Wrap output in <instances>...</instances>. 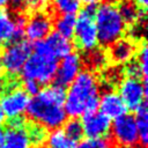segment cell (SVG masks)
Returning <instances> with one entry per match:
<instances>
[{
    "instance_id": "6da1fadb",
    "label": "cell",
    "mask_w": 148,
    "mask_h": 148,
    "mask_svg": "<svg viewBox=\"0 0 148 148\" xmlns=\"http://www.w3.org/2000/svg\"><path fill=\"white\" fill-rule=\"evenodd\" d=\"M65 98V88L57 84L49 86L30 98L25 112L32 121L45 130L61 128L67 120L64 110Z\"/></svg>"
},
{
    "instance_id": "7a4b0ae2",
    "label": "cell",
    "mask_w": 148,
    "mask_h": 148,
    "mask_svg": "<svg viewBox=\"0 0 148 148\" xmlns=\"http://www.w3.org/2000/svg\"><path fill=\"white\" fill-rule=\"evenodd\" d=\"M99 102V84L96 75L90 71H82L69 84L66 92L64 110L71 118L82 117L87 112L96 111Z\"/></svg>"
},
{
    "instance_id": "3957f363",
    "label": "cell",
    "mask_w": 148,
    "mask_h": 148,
    "mask_svg": "<svg viewBox=\"0 0 148 148\" xmlns=\"http://www.w3.org/2000/svg\"><path fill=\"white\" fill-rule=\"evenodd\" d=\"M34 53L25 61L21 75L23 80L36 81L39 86L49 84L56 75L58 59L52 54L44 39L35 42L32 45Z\"/></svg>"
},
{
    "instance_id": "277c9868",
    "label": "cell",
    "mask_w": 148,
    "mask_h": 148,
    "mask_svg": "<svg viewBox=\"0 0 148 148\" xmlns=\"http://www.w3.org/2000/svg\"><path fill=\"white\" fill-rule=\"evenodd\" d=\"M94 21L97 31V40L103 46H110L119 40L126 29V24L117 6L109 1L97 6Z\"/></svg>"
},
{
    "instance_id": "5b68a950",
    "label": "cell",
    "mask_w": 148,
    "mask_h": 148,
    "mask_svg": "<svg viewBox=\"0 0 148 148\" xmlns=\"http://www.w3.org/2000/svg\"><path fill=\"white\" fill-rule=\"evenodd\" d=\"M96 3L87 5L84 9L80 13L79 17H76V23L74 28V39L75 44L79 49L89 52L96 49L98 44L97 40V31L94 21V16L96 13Z\"/></svg>"
},
{
    "instance_id": "8992f818",
    "label": "cell",
    "mask_w": 148,
    "mask_h": 148,
    "mask_svg": "<svg viewBox=\"0 0 148 148\" xmlns=\"http://www.w3.org/2000/svg\"><path fill=\"white\" fill-rule=\"evenodd\" d=\"M31 52L32 45L28 40L10 43L0 54V65L8 74L16 75L21 73Z\"/></svg>"
},
{
    "instance_id": "52a82bcc",
    "label": "cell",
    "mask_w": 148,
    "mask_h": 148,
    "mask_svg": "<svg viewBox=\"0 0 148 148\" xmlns=\"http://www.w3.org/2000/svg\"><path fill=\"white\" fill-rule=\"evenodd\" d=\"M7 90L0 96V108L2 109L6 118H16L25 113L30 96L21 88L17 87L16 81L7 86Z\"/></svg>"
},
{
    "instance_id": "ba28073f",
    "label": "cell",
    "mask_w": 148,
    "mask_h": 148,
    "mask_svg": "<svg viewBox=\"0 0 148 148\" xmlns=\"http://www.w3.org/2000/svg\"><path fill=\"white\" fill-rule=\"evenodd\" d=\"M110 133L113 141L124 148H132L139 143L135 118L131 113L112 120Z\"/></svg>"
},
{
    "instance_id": "9c48e42d",
    "label": "cell",
    "mask_w": 148,
    "mask_h": 148,
    "mask_svg": "<svg viewBox=\"0 0 148 148\" xmlns=\"http://www.w3.org/2000/svg\"><path fill=\"white\" fill-rule=\"evenodd\" d=\"M118 95L127 111H135L147 101V82L135 77H126L120 81Z\"/></svg>"
},
{
    "instance_id": "30bf717a",
    "label": "cell",
    "mask_w": 148,
    "mask_h": 148,
    "mask_svg": "<svg viewBox=\"0 0 148 148\" xmlns=\"http://www.w3.org/2000/svg\"><path fill=\"white\" fill-rule=\"evenodd\" d=\"M83 135L88 139L109 138L111 130V120L102 114L99 111H91L84 113L81 119Z\"/></svg>"
},
{
    "instance_id": "8fae6325",
    "label": "cell",
    "mask_w": 148,
    "mask_h": 148,
    "mask_svg": "<svg viewBox=\"0 0 148 148\" xmlns=\"http://www.w3.org/2000/svg\"><path fill=\"white\" fill-rule=\"evenodd\" d=\"M81 67H82V61L77 53L72 52L68 56L64 57L60 64H58L57 72L53 79L56 82L54 84L62 88L69 86L81 72Z\"/></svg>"
},
{
    "instance_id": "7c38bea8",
    "label": "cell",
    "mask_w": 148,
    "mask_h": 148,
    "mask_svg": "<svg viewBox=\"0 0 148 148\" xmlns=\"http://www.w3.org/2000/svg\"><path fill=\"white\" fill-rule=\"evenodd\" d=\"M98 111L111 121L127 113V109L120 96L112 89H108L102 95H99Z\"/></svg>"
},
{
    "instance_id": "4fadbf2b",
    "label": "cell",
    "mask_w": 148,
    "mask_h": 148,
    "mask_svg": "<svg viewBox=\"0 0 148 148\" xmlns=\"http://www.w3.org/2000/svg\"><path fill=\"white\" fill-rule=\"evenodd\" d=\"M52 29V21L50 16L45 13L37 12L35 13L25 24L24 36L31 42L43 40Z\"/></svg>"
},
{
    "instance_id": "5bb4252c",
    "label": "cell",
    "mask_w": 148,
    "mask_h": 148,
    "mask_svg": "<svg viewBox=\"0 0 148 148\" xmlns=\"http://www.w3.org/2000/svg\"><path fill=\"white\" fill-rule=\"evenodd\" d=\"M110 46V57L116 64L130 62L136 51L134 43L125 38H120Z\"/></svg>"
},
{
    "instance_id": "9a60e30c",
    "label": "cell",
    "mask_w": 148,
    "mask_h": 148,
    "mask_svg": "<svg viewBox=\"0 0 148 148\" xmlns=\"http://www.w3.org/2000/svg\"><path fill=\"white\" fill-rule=\"evenodd\" d=\"M44 42L47 45V47L50 49V51L52 52V54L57 59L64 58V57L68 56L69 53H72L73 45H72L71 40L65 38V37H62V36H60L56 31L50 32L44 38Z\"/></svg>"
},
{
    "instance_id": "2e32d148",
    "label": "cell",
    "mask_w": 148,
    "mask_h": 148,
    "mask_svg": "<svg viewBox=\"0 0 148 148\" xmlns=\"http://www.w3.org/2000/svg\"><path fill=\"white\" fill-rule=\"evenodd\" d=\"M3 148H31L27 128H8L5 132Z\"/></svg>"
},
{
    "instance_id": "e0dca14e",
    "label": "cell",
    "mask_w": 148,
    "mask_h": 148,
    "mask_svg": "<svg viewBox=\"0 0 148 148\" xmlns=\"http://www.w3.org/2000/svg\"><path fill=\"white\" fill-rule=\"evenodd\" d=\"M117 8L125 24H133L136 21L146 17V12L139 9L132 0H120Z\"/></svg>"
},
{
    "instance_id": "ac0fdd59",
    "label": "cell",
    "mask_w": 148,
    "mask_h": 148,
    "mask_svg": "<svg viewBox=\"0 0 148 148\" xmlns=\"http://www.w3.org/2000/svg\"><path fill=\"white\" fill-rule=\"evenodd\" d=\"M135 124L138 130V139L139 145H141L143 148L147 147L148 143V109H147V102L143 103L141 106H139L135 110Z\"/></svg>"
},
{
    "instance_id": "d6986e66",
    "label": "cell",
    "mask_w": 148,
    "mask_h": 148,
    "mask_svg": "<svg viewBox=\"0 0 148 148\" xmlns=\"http://www.w3.org/2000/svg\"><path fill=\"white\" fill-rule=\"evenodd\" d=\"M45 145L46 148H77V142L69 139L62 128H56L47 133Z\"/></svg>"
},
{
    "instance_id": "ffe728a7",
    "label": "cell",
    "mask_w": 148,
    "mask_h": 148,
    "mask_svg": "<svg viewBox=\"0 0 148 148\" xmlns=\"http://www.w3.org/2000/svg\"><path fill=\"white\" fill-rule=\"evenodd\" d=\"M14 32V17L5 9L0 10V46L12 43Z\"/></svg>"
},
{
    "instance_id": "44dd1931",
    "label": "cell",
    "mask_w": 148,
    "mask_h": 148,
    "mask_svg": "<svg viewBox=\"0 0 148 148\" xmlns=\"http://www.w3.org/2000/svg\"><path fill=\"white\" fill-rule=\"evenodd\" d=\"M76 23L75 15H60L54 22L56 32L60 36L69 39L74 35V28Z\"/></svg>"
},
{
    "instance_id": "7402d4cb",
    "label": "cell",
    "mask_w": 148,
    "mask_h": 148,
    "mask_svg": "<svg viewBox=\"0 0 148 148\" xmlns=\"http://www.w3.org/2000/svg\"><path fill=\"white\" fill-rule=\"evenodd\" d=\"M62 131L69 139H72L75 142L81 141L84 136L81 121H80V119H76V118H71V119L66 120L65 124L62 125Z\"/></svg>"
},
{
    "instance_id": "603a6c76",
    "label": "cell",
    "mask_w": 148,
    "mask_h": 148,
    "mask_svg": "<svg viewBox=\"0 0 148 148\" xmlns=\"http://www.w3.org/2000/svg\"><path fill=\"white\" fill-rule=\"evenodd\" d=\"M53 6L61 15H75L81 7L80 0H53Z\"/></svg>"
},
{
    "instance_id": "cb8c5ba5",
    "label": "cell",
    "mask_w": 148,
    "mask_h": 148,
    "mask_svg": "<svg viewBox=\"0 0 148 148\" xmlns=\"http://www.w3.org/2000/svg\"><path fill=\"white\" fill-rule=\"evenodd\" d=\"M27 132H28V135H29V139L31 142V147L34 146L35 148H42L45 145L47 132L44 127L36 124V125L31 126Z\"/></svg>"
},
{
    "instance_id": "d4e9b609",
    "label": "cell",
    "mask_w": 148,
    "mask_h": 148,
    "mask_svg": "<svg viewBox=\"0 0 148 148\" xmlns=\"http://www.w3.org/2000/svg\"><path fill=\"white\" fill-rule=\"evenodd\" d=\"M87 64L91 69H99L106 64V56L101 50H91L87 52Z\"/></svg>"
},
{
    "instance_id": "484cf974",
    "label": "cell",
    "mask_w": 148,
    "mask_h": 148,
    "mask_svg": "<svg viewBox=\"0 0 148 148\" xmlns=\"http://www.w3.org/2000/svg\"><path fill=\"white\" fill-rule=\"evenodd\" d=\"M77 148H112V141L109 138H84L77 142Z\"/></svg>"
},
{
    "instance_id": "4316f807",
    "label": "cell",
    "mask_w": 148,
    "mask_h": 148,
    "mask_svg": "<svg viewBox=\"0 0 148 148\" xmlns=\"http://www.w3.org/2000/svg\"><path fill=\"white\" fill-rule=\"evenodd\" d=\"M25 24H27L25 16L17 15L16 17H14V32L12 37V43H17V42L23 40Z\"/></svg>"
},
{
    "instance_id": "83f0119b",
    "label": "cell",
    "mask_w": 148,
    "mask_h": 148,
    "mask_svg": "<svg viewBox=\"0 0 148 148\" xmlns=\"http://www.w3.org/2000/svg\"><path fill=\"white\" fill-rule=\"evenodd\" d=\"M138 64L141 68V72H142V81L143 82H147V58H148V52H147V45L146 43H143L141 45V49L139 50V54H138Z\"/></svg>"
},
{
    "instance_id": "f1b7e54d",
    "label": "cell",
    "mask_w": 148,
    "mask_h": 148,
    "mask_svg": "<svg viewBox=\"0 0 148 148\" xmlns=\"http://www.w3.org/2000/svg\"><path fill=\"white\" fill-rule=\"evenodd\" d=\"M125 74L127 75V77H135V79H140L141 80L142 72H141V68H140L138 61H130V62H127V66L125 68Z\"/></svg>"
},
{
    "instance_id": "f546056e",
    "label": "cell",
    "mask_w": 148,
    "mask_h": 148,
    "mask_svg": "<svg viewBox=\"0 0 148 148\" xmlns=\"http://www.w3.org/2000/svg\"><path fill=\"white\" fill-rule=\"evenodd\" d=\"M50 0H24L23 6L31 12H38L40 9H44L49 5Z\"/></svg>"
},
{
    "instance_id": "4dcf8cb0",
    "label": "cell",
    "mask_w": 148,
    "mask_h": 148,
    "mask_svg": "<svg viewBox=\"0 0 148 148\" xmlns=\"http://www.w3.org/2000/svg\"><path fill=\"white\" fill-rule=\"evenodd\" d=\"M23 87H24V91L30 96H35L37 95L39 91H40V86L36 82V81H32V80H23Z\"/></svg>"
},
{
    "instance_id": "1f68e13d",
    "label": "cell",
    "mask_w": 148,
    "mask_h": 148,
    "mask_svg": "<svg viewBox=\"0 0 148 148\" xmlns=\"http://www.w3.org/2000/svg\"><path fill=\"white\" fill-rule=\"evenodd\" d=\"M8 128H15V130H21V128H27V120L23 116L12 118L8 121Z\"/></svg>"
},
{
    "instance_id": "d6a6232c",
    "label": "cell",
    "mask_w": 148,
    "mask_h": 148,
    "mask_svg": "<svg viewBox=\"0 0 148 148\" xmlns=\"http://www.w3.org/2000/svg\"><path fill=\"white\" fill-rule=\"evenodd\" d=\"M132 1L134 2V5H135L139 9H141V10H145V12H146L148 0H132Z\"/></svg>"
},
{
    "instance_id": "836d02e7",
    "label": "cell",
    "mask_w": 148,
    "mask_h": 148,
    "mask_svg": "<svg viewBox=\"0 0 148 148\" xmlns=\"http://www.w3.org/2000/svg\"><path fill=\"white\" fill-rule=\"evenodd\" d=\"M6 88H7V81H6V80H5V77L0 74V96L5 92Z\"/></svg>"
},
{
    "instance_id": "e575fe53",
    "label": "cell",
    "mask_w": 148,
    "mask_h": 148,
    "mask_svg": "<svg viewBox=\"0 0 148 148\" xmlns=\"http://www.w3.org/2000/svg\"><path fill=\"white\" fill-rule=\"evenodd\" d=\"M8 2H10L14 8H21L24 3V0H8Z\"/></svg>"
},
{
    "instance_id": "d590c367",
    "label": "cell",
    "mask_w": 148,
    "mask_h": 148,
    "mask_svg": "<svg viewBox=\"0 0 148 148\" xmlns=\"http://www.w3.org/2000/svg\"><path fill=\"white\" fill-rule=\"evenodd\" d=\"M5 123H6V116H5L3 111H2V109L0 108V127H1Z\"/></svg>"
},
{
    "instance_id": "8d00e7d4",
    "label": "cell",
    "mask_w": 148,
    "mask_h": 148,
    "mask_svg": "<svg viewBox=\"0 0 148 148\" xmlns=\"http://www.w3.org/2000/svg\"><path fill=\"white\" fill-rule=\"evenodd\" d=\"M3 141H5V132L0 127V148L3 147Z\"/></svg>"
},
{
    "instance_id": "74e56055",
    "label": "cell",
    "mask_w": 148,
    "mask_h": 148,
    "mask_svg": "<svg viewBox=\"0 0 148 148\" xmlns=\"http://www.w3.org/2000/svg\"><path fill=\"white\" fill-rule=\"evenodd\" d=\"M80 1L84 2L86 5H94V3H96L98 0H80Z\"/></svg>"
},
{
    "instance_id": "f35d334b",
    "label": "cell",
    "mask_w": 148,
    "mask_h": 148,
    "mask_svg": "<svg viewBox=\"0 0 148 148\" xmlns=\"http://www.w3.org/2000/svg\"><path fill=\"white\" fill-rule=\"evenodd\" d=\"M7 3H8V0H0V8L3 7V6H6Z\"/></svg>"
},
{
    "instance_id": "ab89813d",
    "label": "cell",
    "mask_w": 148,
    "mask_h": 148,
    "mask_svg": "<svg viewBox=\"0 0 148 148\" xmlns=\"http://www.w3.org/2000/svg\"><path fill=\"white\" fill-rule=\"evenodd\" d=\"M110 1H114V0H109V2H110Z\"/></svg>"
},
{
    "instance_id": "60d3db41",
    "label": "cell",
    "mask_w": 148,
    "mask_h": 148,
    "mask_svg": "<svg viewBox=\"0 0 148 148\" xmlns=\"http://www.w3.org/2000/svg\"><path fill=\"white\" fill-rule=\"evenodd\" d=\"M2 148H3V147H2Z\"/></svg>"
}]
</instances>
